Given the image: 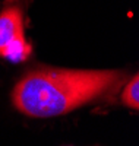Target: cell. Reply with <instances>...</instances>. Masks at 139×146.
Segmentation results:
<instances>
[{"instance_id":"obj_1","label":"cell","mask_w":139,"mask_h":146,"mask_svg":"<svg viewBox=\"0 0 139 146\" xmlns=\"http://www.w3.org/2000/svg\"><path fill=\"white\" fill-rule=\"evenodd\" d=\"M124 75L116 70L38 69L23 76L12 92V102L28 117H54L73 111L120 88Z\"/></svg>"},{"instance_id":"obj_2","label":"cell","mask_w":139,"mask_h":146,"mask_svg":"<svg viewBox=\"0 0 139 146\" xmlns=\"http://www.w3.org/2000/svg\"><path fill=\"white\" fill-rule=\"evenodd\" d=\"M23 13L18 6L0 12V57L9 62H22L31 54V45L23 34Z\"/></svg>"},{"instance_id":"obj_3","label":"cell","mask_w":139,"mask_h":146,"mask_svg":"<svg viewBox=\"0 0 139 146\" xmlns=\"http://www.w3.org/2000/svg\"><path fill=\"white\" fill-rule=\"evenodd\" d=\"M122 102L133 110L139 108V78L138 75L133 76L132 80H129V83L126 85V88L122 94Z\"/></svg>"},{"instance_id":"obj_4","label":"cell","mask_w":139,"mask_h":146,"mask_svg":"<svg viewBox=\"0 0 139 146\" xmlns=\"http://www.w3.org/2000/svg\"><path fill=\"white\" fill-rule=\"evenodd\" d=\"M5 2H7V3H15V2H19V0H5Z\"/></svg>"}]
</instances>
